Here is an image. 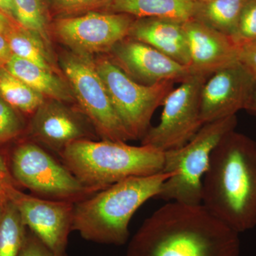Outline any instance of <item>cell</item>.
Wrapping results in <instances>:
<instances>
[{
	"label": "cell",
	"mask_w": 256,
	"mask_h": 256,
	"mask_svg": "<svg viewBox=\"0 0 256 256\" xmlns=\"http://www.w3.org/2000/svg\"><path fill=\"white\" fill-rule=\"evenodd\" d=\"M206 77L191 75L173 88L163 102L159 124L150 127L141 144L164 152L186 144L204 126L200 96Z\"/></svg>",
	"instance_id": "9c48e42d"
},
{
	"label": "cell",
	"mask_w": 256,
	"mask_h": 256,
	"mask_svg": "<svg viewBox=\"0 0 256 256\" xmlns=\"http://www.w3.org/2000/svg\"><path fill=\"white\" fill-rule=\"evenodd\" d=\"M5 37L9 42L13 55L36 64L45 70L60 74L52 50L36 33L18 24Z\"/></svg>",
	"instance_id": "ffe728a7"
},
{
	"label": "cell",
	"mask_w": 256,
	"mask_h": 256,
	"mask_svg": "<svg viewBox=\"0 0 256 256\" xmlns=\"http://www.w3.org/2000/svg\"><path fill=\"white\" fill-rule=\"evenodd\" d=\"M232 38L239 48L256 43V0H247Z\"/></svg>",
	"instance_id": "d4e9b609"
},
{
	"label": "cell",
	"mask_w": 256,
	"mask_h": 256,
	"mask_svg": "<svg viewBox=\"0 0 256 256\" xmlns=\"http://www.w3.org/2000/svg\"><path fill=\"white\" fill-rule=\"evenodd\" d=\"M128 37L150 45L188 68L190 53L184 22L164 18H137Z\"/></svg>",
	"instance_id": "2e32d148"
},
{
	"label": "cell",
	"mask_w": 256,
	"mask_h": 256,
	"mask_svg": "<svg viewBox=\"0 0 256 256\" xmlns=\"http://www.w3.org/2000/svg\"><path fill=\"white\" fill-rule=\"evenodd\" d=\"M244 110H246L249 114L256 118V80L252 95H250V98L248 101L246 106Z\"/></svg>",
	"instance_id": "1f68e13d"
},
{
	"label": "cell",
	"mask_w": 256,
	"mask_h": 256,
	"mask_svg": "<svg viewBox=\"0 0 256 256\" xmlns=\"http://www.w3.org/2000/svg\"><path fill=\"white\" fill-rule=\"evenodd\" d=\"M95 60L96 69L111 102L131 140H142L150 128L153 114L174 88V82L144 85L133 80L109 58Z\"/></svg>",
	"instance_id": "52a82bcc"
},
{
	"label": "cell",
	"mask_w": 256,
	"mask_h": 256,
	"mask_svg": "<svg viewBox=\"0 0 256 256\" xmlns=\"http://www.w3.org/2000/svg\"><path fill=\"white\" fill-rule=\"evenodd\" d=\"M18 256H54L50 248L32 232H28Z\"/></svg>",
	"instance_id": "4316f807"
},
{
	"label": "cell",
	"mask_w": 256,
	"mask_h": 256,
	"mask_svg": "<svg viewBox=\"0 0 256 256\" xmlns=\"http://www.w3.org/2000/svg\"><path fill=\"white\" fill-rule=\"evenodd\" d=\"M62 163L86 186L102 190L131 176L162 172L164 152L126 142L82 140L60 153Z\"/></svg>",
	"instance_id": "277c9868"
},
{
	"label": "cell",
	"mask_w": 256,
	"mask_h": 256,
	"mask_svg": "<svg viewBox=\"0 0 256 256\" xmlns=\"http://www.w3.org/2000/svg\"><path fill=\"white\" fill-rule=\"evenodd\" d=\"M15 20L22 26L41 37L52 50V33L46 0H12Z\"/></svg>",
	"instance_id": "603a6c76"
},
{
	"label": "cell",
	"mask_w": 256,
	"mask_h": 256,
	"mask_svg": "<svg viewBox=\"0 0 256 256\" xmlns=\"http://www.w3.org/2000/svg\"><path fill=\"white\" fill-rule=\"evenodd\" d=\"M188 38L192 75L210 78L212 74L239 62L240 48L232 37L194 18L184 22Z\"/></svg>",
	"instance_id": "9a60e30c"
},
{
	"label": "cell",
	"mask_w": 256,
	"mask_h": 256,
	"mask_svg": "<svg viewBox=\"0 0 256 256\" xmlns=\"http://www.w3.org/2000/svg\"><path fill=\"white\" fill-rule=\"evenodd\" d=\"M236 116L205 124L184 146L164 152V172L171 173L158 198L190 205L202 204V181L210 154L220 140L234 130Z\"/></svg>",
	"instance_id": "5b68a950"
},
{
	"label": "cell",
	"mask_w": 256,
	"mask_h": 256,
	"mask_svg": "<svg viewBox=\"0 0 256 256\" xmlns=\"http://www.w3.org/2000/svg\"><path fill=\"white\" fill-rule=\"evenodd\" d=\"M10 170L16 182L45 200L76 204L100 191L82 184L63 163L34 142L15 148Z\"/></svg>",
	"instance_id": "8992f818"
},
{
	"label": "cell",
	"mask_w": 256,
	"mask_h": 256,
	"mask_svg": "<svg viewBox=\"0 0 256 256\" xmlns=\"http://www.w3.org/2000/svg\"><path fill=\"white\" fill-rule=\"evenodd\" d=\"M0 97L15 110L32 114L46 100L6 68H0Z\"/></svg>",
	"instance_id": "7402d4cb"
},
{
	"label": "cell",
	"mask_w": 256,
	"mask_h": 256,
	"mask_svg": "<svg viewBox=\"0 0 256 256\" xmlns=\"http://www.w3.org/2000/svg\"><path fill=\"white\" fill-rule=\"evenodd\" d=\"M28 235L20 212L10 200L0 202V256H18Z\"/></svg>",
	"instance_id": "44dd1931"
},
{
	"label": "cell",
	"mask_w": 256,
	"mask_h": 256,
	"mask_svg": "<svg viewBox=\"0 0 256 256\" xmlns=\"http://www.w3.org/2000/svg\"><path fill=\"white\" fill-rule=\"evenodd\" d=\"M195 0H112L106 12L136 18H159L185 22L193 18Z\"/></svg>",
	"instance_id": "ac0fdd59"
},
{
	"label": "cell",
	"mask_w": 256,
	"mask_h": 256,
	"mask_svg": "<svg viewBox=\"0 0 256 256\" xmlns=\"http://www.w3.org/2000/svg\"><path fill=\"white\" fill-rule=\"evenodd\" d=\"M14 108L0 97V144L18 137L23 124Z\"/></svg>",
	"instance_id": "484cf974"
},
{
	"label": "cell",
	"mask_w": 256,
	"mask_h": 256,
	"mask_svg": "<svg viewBox=\"0 0 256 256\" xmlns=\"http://www.w3.org/2000/svg\"><path fill=\"white\" fill-rule=\"evenodd\" d=\"M171 173L131 176L74 204L73 230L87 240L122 246L129 224L143 204L158 197Z\"/></svg>",
	"instance_id": "3957f363"
},
{
	"label": "cell",
	"mask_w": 256,
	"mask_h": 256,
	"mask_svg": "<svg viewBox=\"0 0 256 256\" xmlns=\"http://www.w3.org/2000/svg\"><path fill=\"white\" fill-rule=\"evenodd\" d=\"M256 79L240 62L220 69L207 79L200 96V114L204 124L244 110Z\"/></svg>",
	"instance_id": "7c38bea8"
},
{
	"label": "cell",
	"mask_w": 256,
	"mask_h": 256,
	"mask_svg": "<svg viewBox=\"0 0 256 256\" xmlns=\"http://www.w3.org/2000/svg\"><path fill=\"white\" fill-rule=\"evenodd\" d=\"M134 20L121 13L90 12L57 18L50 33L73 53L92 57L108 54L116 44L128 37Z\"/></svg>",
	"instance_id": "30bf717a"
},
{
	"label": "cell",
	"mask_w": 256,
	"mask_h": 256,
	"mask_svg": "<svg viewBox=\"0 0 256 256\" xmlns=\"http://www.w3.org/2000/svg\"><path fill=\"white\" fill-rule=\"evenodd\" d=\"M0 11L3 12L10 18L15 20L14 4L12 0H0Z\"/></svg>",
	"instance_id": "d6a6232c"
},
{
	"label": "cell",
	"mask_w": 256,
	"mask_h": 256,
	"mask_svg": "<svg viewBox=\"0 0 256 256\" xmlns=\"http://www.w3.org/2000/svg\"><path fill=\"white\" fill-rule=\"evenodd\" d=\"M6 68L46 99L66 104L76 102L68 80L60 74L45 70L14 55L12 57Z\"/></svg>",
	"instance_id": "e0dca14e"
},
{
	"label": "cell",
	"mask_w": 256,
	"mask_h": 256,
	"mask_svg": "<svg viewBox=\"0 0 256 256\" xmlns=\"http://www.w3.org/2000/svg\"><path fill=\"white\" fill-rule=\"evenodd\" d=\"M18 24L14 18L0 11V34L6 36Z\"/></svg>",
	"instance_id": "4dcf8cb0"
},
{
	"label": "cell",
	"mask_w": 256,
	"mask_h": 256,
	"mask_svg": "<svg viewBox=\"0 0 256 256\" xmlns=\"http://www.w3.org/2000/svg\"><path fill=\"white\" fill-rule=\"evenodd\" d=\"M58 63L80 111L102 140H131L96 69L94 57L64 52L60 54Z\"/></svg>",
	"instance_id": "ba28073f"
},
{
	"label": "cell",
	"mask_w": 256,
	"mask_h": 256,
	"mask_svg": "<svg viewBox=\"0 0 256 256\" xmlns=\"http://www.w3.org/2000/svg\"><path fill=\"white\" fill-rule=\"evenodd\" d=\"M14 188H16V182L6 161L0 156V198L8 200L10 192Z\"/></svg>",
	"instance_id": "83f0119b"
},
{
	"label": "cell",
	"mask_w": 256,
	"mask_h": 256,
	"mask_svg": "<svg viewBox=\"0 0 256 256\" xmlns=\"http://www.w3.org/2000/svg\"><path fill=\"white\" fill-rule=\"evenodd\" d=\"M108 57L133 80L144 85L172 80L182 82L192 75L178 63L143 42L126 37L116 44Z\"/></svg>",
	"instance_id": "4fadbf2b"
},
{
	"label": "cell",
	"mask_w": 256,
	"mask_h": 256,
	"mask_svg": "<svg viewBox=\"0 0 256 256\" xmlns=\"http://www.w3.org/2000/svg\"><path fill=\"white\" fill-rule=\"evenodd\" d=\"M247 0H195L193 18L232 37Z\"/></svg>",
	"instance_id": "d6986e66"
},
{
	"label": "cell",
	"mask_w": 256,
	"mask_h": 256,
	"mask_svg": "<svg viewBox=\"0 0 256 256\" xmlns=\"http://www.w3.org/2000/svg\"><path fill=\"white\" fill-rule=\"evenodd\" d=\"M12 56L9 42L4 35L0 34V68H6Z\"/></svg>",
	"instance_id": "f546056e"
},
{
	"label": "cell",
	"mask_w": 256,
	"mask_h": 256,
	"mask_svg": "<svg viewBox=\"0 0 256 256\" xmlns=\"http://www.w3.org/2000/svg\"><path fill=\"white\" fill-rule=\"evenodd\" d=\"M239 234L202 204L170 202L143 222L126 256H240Z\"/></svg>",
	"instance_id": "6da1fadb"
},
{
	"label": "cell",
	"mask_w": 256,
	"mask_h": 256,
	"mask_svg": "<svg viewBox=\"0 0 256 256\" xmlns=\"http://www.w3.org/2000/svg\"><path fill=\"white\" fill-rule=\"evenodd\" d=\"M112 0H46L48 10L58 18L78 16L108 8Z\"/></svg>",
	"instance_id": "cb8c5ba5"
},
{
	"label": "cell",
	"mask_w": 256,
	"mask_h": 256,
	"mask_svg": "<svg viewBox=\"0 0 256 256\" xmlns=\"http://www.w3.org/2000/svg\"><path fill=\"white\" fill-rule=\"evenodd\" d=\"M16 206L24 224L54 256H67L68 236L73 230L74 204L45 200L14 188L8 197Z\"/></svg>",
	"instance_id": "8fae6325"
},
{
	"label": "cell",
	"mask_w": 256,
	"mask_h": 256,
	"mask_svg": "<svg viewBox=\"0 0 256 256\" xmlns=\"http://www.w3.org/2000/svg\"><path fill=\"white\" fill-rule=\"evenodd\" d=\"M202 204L238 234L256 226V141L234 130L210 154Z\"/></svg>",
	"instance_id": "7a4b0ae2"
},
{
	"label": "cell",
	"mask_w": 256,
	"mask_h": 256,
	"mask_svg": "<svg viewBox=\"0 0 256 256\" xmlns=\"http://www.w3.org/2000/svg\"><path fill=\"white\" fill-rule=\"evenodd\" d=\"M30 133L37 142L60 154L76 141L94 140L96 132L82 112L70 108L66 102L46 99L34 112Z\"/></svg>",
	"instance_id": "5bb4252c"
},
{
	"label": "cell",
	"mask_w": 256,
	"mask_h": 256,
	"mask_svg": "<svg viewBox=\"0 0 256 256\" xmlns=\"http://www.w3.org/2000/svg\"><path fill=\"white\" fill-rule=\"evenodd\" d=\"M239 62L256 80V43L240 48Z\"/></svg>",
	"instance_id": "f1b7e54d"
},
{
	"label": "cell",
	"mask_w": 256,
	"mask_h": 256,
	"mask_svg": "<svg viewBox=\"0 0 256 256\" xmlns=\"http://www.w3.org/2000/svg\"><path fill=\"white\" fill-rule=\"evenodd\" d=\"M1 201H2V200H1V198H0V202Z\"/></svg>",
	"instance_id": "836d02e7"
}]
</instances>
